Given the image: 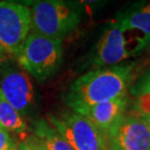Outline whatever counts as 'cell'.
<instances>
[{
  "label": "cell",
  "mask_w": 150,
  "mask_h": 150,
  "mask_svg": "<svg viewBox=\"0 0 150 150\" xmlns=\"http://www.w3.org/2000/svg\"><path fill=\"white\" fill-rule=\"evenodd\" d=\"M9 54L7 53V51L4 49V47L0 44V64L2 62H5L7 61V57H8Z\"/></svg>",
  "instance_id": "cell-17"
},
{
  "label": "cell",
  "mask_w": 150,
  "mask_h": 150,
  "mask_svg": "<svg viewBox=\"0 0 150 150\" xmlns=\"http://www.w3.org/2000/svg\"><path fill=\"white\" fill-rule=\"evenodd\" d=\"M131 92L136 98L132 109L150 113V69L145 71L134 82Z\"/></svg>",
  "instance_id": "cell-13"
},
{
  "label": "cell",
  "mask_w": 150,
  "mask_h": 150,
  "mask_svg": "<svg viewBox=\"0 0 150 150\" xmlns=\"http://www.w3.org/2000/svg\"><path fill=\"white\" fill-rule=\"evenodd\" d=\"M30 30V9L14 1H0V44L18 56Z\"/></svg>",
  "instance_id": "cell-5"
},
{
  "label": "cell",
  "mask_w": 150,
  "mask_h": 150,
  "mask_svg": "<svg viewBox=\"0 0 150 150\" xmlns=\"http://www.w3.org/2000/svg\"><path fill=\"white\" fill-rule=\"evenodd\" d=\"M136 62L96 68L71 84L64 100L71 110H78L127 96Z\"/></svg>",
  "instance_id": "cell-1"
},
{
  "label": "cell",
  "mask_w": 150,
  "mask_h": 150,
  "mask_svg": "<svg viewBox=\"0 0 150 150\" xmlns=\"http://www.w3.org/2000/svg\"><path fill=\"white\" fill-rule=\"evenodd\" d=\"M17 140L14 139L9 132L0 125V150H13L16 148Z\"/></svg>",
  "instance_id": "cell-14"
},
{
  "label": "cell",
  "mask_w": 150,
  "mask_h": 150,
  "mask_svg": "<svg viewBox=\"0 0 150 150\" xmlns=\"http://www.w3.org/2000/svg\"><path fill=\"white\" fill-rule=\"evenodd\" d=\"M0 125L7 131L22 134L28 131V125L19 112L5 100L0 92Z\"/></svg>",
  "instance_id": "cell-12"
},
{
  "label": "cell",
  "mask_w": 150,
  "mask_h": 150,
  "mask_svg": "<svg viewBox=\"0 0 150 150\" xmlns=\"http://www.w3.org/2000/svg\"><path fill=\"white\" fill-rule=\"evenodd\" d=\"M115 22L127 30H139L143 37L139 44V52L150 46V1L134 2L117 14Z\"/></svg>",
  "instance_id": "cell-10"
},
{
  "label": "cell",
  "mask_w": 150,
  "mask_h": 150,
  "mask_svg": "<svg viewBox=\"0 0 150 150\" xmlns=\"http://www.w3.org/2000/svg\"><path fill=\"white\" fill-rule=\"evenodd\" d=\"M13 150H16V148H14V149H13Z\"/></svg>",
  "instance_id": "cell-19"
},
{
  "label": "cell",
  "mask_w": 150,
  "mask_h": 150,
  "mask_svg": "<svg viewBox=\"0 0 150 150\" xmlns=\"http://www.w3.org/2000/svg\"><path fill=\"white\" fill-rule=\"evenodd\" d=\"M48 123L64 137L73 150H105L100 131L86 117L76 112L49 115Z\"/></svg>",
  "instance_id": "cell-4"
},
{
  "label": "cell",
  "mask_w": 150,
  "mask_h": 150,
  "mask_svg": "<svg viewBox=\"0 0 150 150\" xmlns=\"http://www.w3.org/2000/svg\"><path fill=\"white\" fill-rule=\"evenodd\" d=\"M130 113L133 114L134 116H136L137 119H139L140 121L143 123V125L145 126L146 129H147V131L150 134V113L137 111V110H134V109H132Z\"/></svg>",
  "instance_id": "cell-16"
},
{
  "label": "cell",
  "mask_w": 150,
  "mask_h": 150,
  "mask_svg": "<svg viewBox=\"0 0 150 150\" xmlns=\"http://www.w3.org/2000/svg\"><path fill=\"white\" fill-rule=\"evenodd\" d=\"M20 137H21V140L28 145L29 150H46L44 146L42 145L40 140H39L32 133L25 132V133L20 134Z\"/></svg>",
  "instance_id": "cell-15"
},
{
  "label": "cell",
  "mask_w": 150,
  "mask_h": 150,
  "mask_svg": "<svg viewBox=\"0 0 150 150\" xmlns=\"http://www.w3.org/2000/svg\"><path fill=\"white\" fill-rule=\"evenodd\" d=\"M103 136L105 150H150V134L143 123L130 112Z\"/></svg>",
  "instance_id": "cell-7"
},
{
  "label": "cell",
  "mask_w": 150,
  "mask_h": 150,
  "mask_svg": "<svg viewBox=\"0 0 150 150\" xmlns=\"http://www.w3.org/2000/svg\"><path fill=\"white\" fill-rule=\"evenodd\" d=\"M81 18L80 3L62 0L37 1L30 9V31L62 40L79 25Z\"/></svg>",
  "instance_id": "cell-2"
},
{
  "label": "cell",
  "mask_w": 150,
  "mask_h": 150,
  "mask_svg": "<svg viewBox=\"0 0 150 150\" xmlns=\"http://www.w3.org/2000/svg\"><path fill=\"white\" fill-rule=\"evenodd\" d=\"M124 33L125 31L115 21L104 30L96 45L92 58L95 67H113L137 55L134 51L127 49Z\"/></svg>",
  "instance_id": "cell-8"
},
{
  "label": "cell",
  "mask_w": 150,
  "mask_h": 150,
  "mask_svg": "<svg viewBox=\"0 0 150 150\" xmlns=\"http://www.w3.org/2000/svg\"><path fill=\"white\" fill-rule=\"evenodd\" d=\"M62 54V39L29 33L17 61L25 71L43 82L59 69Z\"/></svg>",
  "instance_id": "cell-3"
},
{
  "label": "cell",
  "mask_w": 150,
  "mask_h": 150,
  "mask_svg": "<svg viewBox=\"0 0 150 150\" xmlns=\"http://www.w3.org/2000/svg\"><path fill=\"white\" fill-rule=\"evenodd\" d=\"M128 107L129 98L127 95L116 100L80 109L76 113L86 117L104 134L125 115Z\"/></svg>",
  "instance_id": "cell-9"
},
{
  "label": "cell",
  "mask_w": 150,
  "mask_h": 150,
  "mask_svg": "<svg viewBox=\"0 0 150 150\" xmlns=\"http://www.w3.org/2000/svg\"><path fill=\"white\" fill-rule=\"evenodd\" d=\"M0 92L21 116H31L36 107L34 88L25 70L5 62L0 64Z\"/></svg>",
  "instance_id": "cell-6"
},
{
  "label": "cell",
  "mask_w": 150,
  "mask_h": 150,
  "mask_svg": "<svg viewBox=\"0 0 150 150\" xmlns=\"http://www.w3.org/2000/svg\"><path fill=\"white\" fill-rule=\"evenodd\" d=\"M16 150H29V148L23 142H22V140H18L17 145H16Z\"/></svg>",
  "instance_id": "cell-18"
},
{
  "label": "cell",
  "mask_w": 150,
  "mask_h": 150,
  "mask_svg": "<svg viewBox=\"0 0 150 150\" xmlns=\"http://www.w3.org/2000/svg\"><path fill=\"white\" fill-rule=\"evenodd\" d=\"M31 131L46 150H73L45 119L40 118L32 122Z\"/></svg>",
  "instance_id": "cell-11"
}]
</instances>
